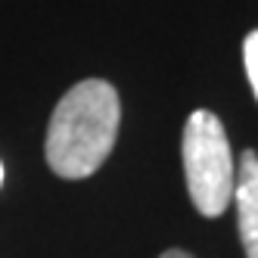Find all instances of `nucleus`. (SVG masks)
Listing matches in <instances>:
<instances>
[{
	"label": "nucleus",
	"instance_id": "f257e3e1",
	"mask_svg": "<svg viewBox=\"0 0 258 258\" xmlns=\"http://www.w3.org/2000/svg\"><path fill=\"white\" fill-rule=\"evenodd\" d=\"M118 121V90L103 78L78 81L50 115L44 146L50 171L66 180L90 177L112 153Z\"/></svg>",
	"mask_w": 258,
	"mask_h": 258
},
{
	"label": "nucleus",
	"instance_id": "f03ea898",
	"mask_svg": "<svg viewBox=\"0 0 258 258\" xmlns=\"http://www.w3.org/2000/svg\"><path fill=\"white\" fill-rule=\"evenodd\" d=\"M183 171L199 215L218 218L233 202V153L224 124L209 109H196L183 124Z\"/></svg>",
	"mask_w": 258,
	"mask_h": 258
},
{
	"label": "nucleus",
	"instance_id": "7ed1b4c3",
	"mask_svg": "<svg viewBox=\"0 0 258 258\" xmlns=\"http://www.w3.org/2000/svg\"><path fill=\"white\" fill-rule=\"evenodd\" d=\"M233 202H236L239 239H243L246 258H258V156L255 150H246L243 159H239Z\"/></svg>",
	"mask_w": 258,
	"mask_h": 258
},
{
	"label": "nucleus",
	"instance_id": "20e7f679",
	"mask_svg": "<svg viewBox=\"0 0 258 258\" xmlns=\"http://www.w3.org/2000/svg\"><path fill=\"white\" fill-rule=\"evenodd\" d=\"M243 59H246V75L252 81V90L258 97V31H252L243 44Z\"/></svg>",
	"mask_w": 258,
	"mask_h": 258
},
{
	"label": "nucleus",
	"instance_id": "39448f33",
	"mask_svg": "<svg viewBox=\"0 0 258 258\" xmlns=\"http://www.w3.org/2000/svg\"><path fill=\"white\" fill-rule=\"evenodd\" d=\"M162 258H193V255H187L183 249H168V252H165Z\"/></svg>",
	"mask_w": 258,
	"mask_h": 258
},
{
	"label": "nucleus",
	"instance_id": "423d86ee",
	"mask_svg": "<svg viewBox=\"0 0 258 258\" xmlns=\"http://www.w3.org/2000/svg\"><path fill=\"white\" fill-rule=\"evenodd\" d=\"M0 187H4V162H0Z\"/></svg>",
	"mask_w": 258,
	"mask_h": 258
}]
</instances>
